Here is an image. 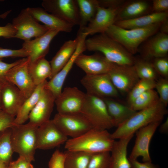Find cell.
<instances>
[{
	"label": "cell",
	"mask_w": 168,
	"mask_h": 168,
	"mask_svg": "<svg viewBox=\"0 0 168 168\" xmlns=\"http://www.w3.org/2000/svg\"><path fill=\"white\" fill-rule=\"evenodd\" d=\"M86 50L99 52L110 62L119 65H133L134 56L105 33L86 39Z\"/></svg>",
	"instance_id": "obj_1"
},
{
	"label": "cell",
	"mask_w": 168,
	"mask_h": 168,
	"mask_svg": "<svg viewBox=\"0 0 168 168\" xmlns=\"http://www.w3.org/2000/svg\"><path fill=\"white\" fill-rule=\"evenodd\" d=\"M115 141L107 130L93 128L79 137L68 139L64 147L66 150L91 154L110 152Z\"/></svg>",
	"instance_id": "obj_2"
},
{
	"label": "cell",
	"mask_w": 168,
	"mask_h": 168,
	"mask_svg": "<svg viewBox=\"0 0 168 168\" xmlns=\"http://www.w3.org/2000/svg\"><path fill=\"white\" fill-rule=\"evenodd\" d=\"M165 106L160 100L154 105L137 111L133 115L117 127L112 134V138L120 139L128 137L141 128L153 122L162 121L167 113Z\"/></svg>",
	"instance_id": "obj_3"
},
{
	"label": "cell",
	"mask_w": 168,
	"mask_h": 168,
	"mask_svg": "<svg viewBox=\"0 0 168 168\" xmlns=\"http://www.w3.org/2000/svg\"><path fill=\"white\" fill-rule=\"evenodd\" d=\"M162 22L145 28L129 29L113 24L109 27L105 33L133 55L138 52L139 46L143 42L159 31Z\"/></svg>",
	"instance_id": "obj_4"
},
{
	"label": "cell",
	"mask_w": 168,
	"mask_h": 168,
	"mask_svg": "<svg viewBox=\"0 0 168 168\" xmlns=\"http://www.w3.org/2000/svg\"><path fill=\"white\" fill-rule=\"evenodd\" d=\"M38 127L28 122L25 124H14L10 128L11 140L13 152L30 163L35 160Z\"/></svg>",
	"instance_id": "obj_5"
},
{
	"label": "cell",
	"mask_w": 168,
	"mask_h": 168,
	"mask_svg": "<svg viewBox=\"0 0 168 168\" xmlns=\"http://www.w3.org/2000/svg\"><path fill=\"white\" fill-rule=\"evenodd\" d=\"M81 113L88 120L93 128L107 130L114 127L103 99L86 93Z\"/></svg>",
	"instance_id": "obj_6"
},
{
	"label": "cell",
	"mask_w": 168,
	"mask_h": 168,
	"mask_svg": "<svg viewBox=\"0 0 168 168\" xmlns=\"http://www.w3.org/2000/svg\"><path fill=\"white\" fill-rule=\"evenodd\" d=\"M16 30L13 38H17L25 41L31 38L40 36L49 30L44 25L39 24L30 13L28 8L23 9L12 23Z\"/></svg>",
	"instance_id": "obj_7"
},
{
	"label": "cell",
	"mask_w": 168,
	"mask_h": 168,
	"mask_svg": "<svg viewBox=\"0 0 168 168\" xmlns=\"http://www.w3.org/2000/svg\"><path fill=\"white\" fill-rule=\"evenodd\" d=\"M52 120L64 135L72 138L79 137L93 128L90 123L81 113L67 114L57 113Z\"/></svg>",
	"instance_id": "obj_8"
},
{
	"label": "cell",
	"mask_w": 168,
	"mask_h": 168,
	"mask_svg": "<svg viewBox=\"0 0 168 168\" xmlns=\"http://www.w3.org/2000/svg\"><path fill=\"white\" fill-rule=\"evenodd\" d=\"M81 82L88 95L102 99L115 97L118 96V91L107 73L86 74L81 79Z\"/></svg>",
	"instance_id": "obj_9"
},
{
	"label": "cell",
	"mask_w": 168,
	"mask_h": 168,
	"mask_svg": "<svg viewBox=\"0 0 168 168\" xmlns=\"http://www.w3.org/2000/svg\"><path fill=\"white\" fill-rule=\"evenodd\" d=\"M41 5L47 12L73 26L79 25L80 19L77 0H44Z\"/></svg>",
	"instance_id": "obj_10"
},
{
	"label": "cell",
	"mask_w": 168,
	"mask_h": 168,
	"mask_svg": "<svg viewBox=\"0 0 168 168\" xmlns=\"http://www.w3.org/2000/svg\"><path fill=\"white\" fill-rule=\"evenodd\" d=\"M29 62L28 57L21 59L7 72L5 77L6 80L16 86L26 98L31 95L36 87L28 72Z\"/></svg>",
	"instance_id": "obj_11"
},
{
	"label": "cell",
	"mask_w": 168,
	"mask_h": 168,
	"mask_svg": "<svg viewBox=\"0 0 168 168\" xmlns=\"http://www.w3.org/2000/svg\"><path fill=\"white\" fill-rule=\"evenodd\" d=\"M86 93L76 87H67L55 101L58 113L72 114L81 113L85 100Z\"/></svg>",
	"instance_id": "obj_12"
},
{
	"label": "cell",
	"mask_w": 168,
	"mask_h": 168,
	"mask_svg": "<svg viewBox=\"0 0 168 168\" xmlns=\"http://www.w3.org/2000/svg\"><path fill=\"white\" fill-rule=\"evenodd\" d=\"M68 140V137L58 129L52 119H50L38 128L36 149H52L65 144Z\"/></svg>",
	"instance_id": "obj_13"
},
{
	"label": "cell",
	"mask_w": 168,
	"mask_h": 168,
	"mask_svg": "<svg viewBox=\"0 0 168 168\" xmlns=\"http://www.w3.org/2000/svg\"><path fill=\"white\" fill-rule=\"evenodd\" d=\"M162 121L153 122L141 128L136 133V139L134 146L128 158L137 160L142 157L143 162H152L149 152L151 139Z\"/></svg>",
	"instance_id": "obj_14"
},
{
	"label": "cell",
	"mask_w": 168,
	"mask_h": 168,
	"mask_svg": "<svg viewBox=\"0 0 168 168\" xmlns=\"http://www.w3.org/2000/svg\"><path fill=\"white\" fill-rule=\"evenodd\" d=\"M107 74L118 91L123 93H128L140 80L133 65L114 64Z\"/></svg>",
	"instance_id": "obj_15"
},
{
	"label": "cell",
	"mask_w": 168,
	"mask_h": 168,
	"mask_svg": "<svg viewBox=\"0 0 168 168\" xmlns=\"http://www.w3.org/2000/svg\"><path fill=\"white\" fill-rule=\"evenodd\" d=\"M78 32L77 35L78 38V44L73 54L61 70L47 82L45 86V88L52 93L55 99L61 93L65 80L74 63L76 58L80 54L86 50L85 41L87 36L81 32Z\"/></svg>",
	"instance_id": "obj_16"
},
{
	"label": "cell",
	"mask_w": 168,
	"mask_h": 168,
	"mask_svg": "<svg viewBox=\"0 0 168 168\" xmlns=\"http://www.w3.org/2000/svg\"><path fill=\"white\" fill-rule=\"evenodd\" d=\"M138 52H140L141 57L149 61L167 56L168 34L158 31L141 44Z\"/></svg>",
	"instance_id": "obj_17"
},
{
	"label": "cell",
	"mask_w": 168,
	"mask_h": 168,
	"mask_svg": "<svg viewBox=\"0 0 168 168\" xmlns=\"http://www.w3.org/2000/svg\"><path fill=\"white\" fill-rule=\"evenodd\" d=\"M55 100L52 93L45 87L38 102L29 114V122L39 127L50 120Z\"/></svg>",
	"instance_id": "obj_18"
},
{
	"label": "cell",
	"mask_w": 168,
	"mask_h": 168,
	"mask_svg": "<svg viewBox=\"0 0 168 168\" xmlns=\"http://www.w3.org/2000/svg\"><path fill=\"white\" fill-rule=\"evenodd\" d=\"M119 8H106L99 6L94 19L86 27L79 30L86 36L105 33L109 27L114 23Z\"/></svg>",
	"instance_id": "obj_19"
},
{
	"label": "cell",
	"mask_w": 168,
	"mask_h": 168,
	"mask_svg": "<svg viewBox=\"0 0 168 168\" xmlns=\"http://www.w3.org/2000/svg\"><path fill=\"white\" fill-rule=\"evenodd\" d=\"M74 63L87 75L107 73L113 67V63L103 56L96 54L91 55L80 54Z\"/></svg>",
	"instance_id": "obj_20"
},
{
	"label": "cell",
	"mask_w": 168,
	"mask_h": 168,
	"mask_svg": "<svg viewBox=\"0 0 168 168\" xmlns=\"http://www.w3.org/2000/svg\"><path fill=\"white\" fill-rule=\"evenodd\" d=\"M26 98L15 85L6 81L1 91V110L14 117L16 116Z\"/></svg>",
	"instance_id": "obj_21"
},
{
	"label": "cell",
	"mask_w": 168,
	"mask_h": 168,
	"mask_svg": "<svg viewBox=\"0 0 168 168\" xmlns=\"http://www.w3.org/2000/svg\"><path fill=\"white\" fill-rule=\"evenodd\" d=\"M59 32L57 30H49L40 36L24 42L22 48L27 53L30 62L45 58L49 51L51 41Z\"/></svg>",
	"instance_id": "obj_22"
},
{
	"label": "cell",
	"mask_w": 168,
	"mask_h": 168,
	"mask_svg": "<svg viewBox=\"0 0 168 168\" xmlns=\"http://www.w3.org/2000/svg\"><path fill=\"white\" fill-rule=\"evenodd\" d=\"M152 1H149L126 0L119 9L115 22L133 19L152 13Z\"/></svg>",
	"instance_id": "obj_23"
},
{
	"label": "cell",
	"mask_w": 168,
	"mask_h": 168,
	"mask_svg": "<svg viewBox=\"0 0 168 168\" xmlns=\"http://www.w3.org/2000/svg\"><path fill=\"white\" fill-rule=\"evenodd\" d=\"M31 14L37 21L42 22L49 30L66 32L72 31L73 26L40 7H28Z\"/></svg>",
	"instance_id": "obj_24"
},
{
	"label": "cell",
	"mask_w": 168,
	"mask_h": 168,
	"mask_svg": "<svg viewBox=\"0 0 168 168\" xmlns=\"http://www.w3.org/2000/svg\"><path fill=\"white\" fill-rule=\"evenodd\" d=\"M133 135L115 141L110 151L109 168H131L127 158V147Z\"/></svg>",
	"instance_id": "obj_25"
},
{
	"label": "cell",
	"mask_w": 168,
	"mask_h": 168,
	"mask_svg": "<svg viewBox=\"0 0 168 168\" xmlns=\"http://www.w3.org/2000/svg\"><path fill=\"white\" fill-rule=\"evenodd\" d=\"M78 38L77 36L74 40L66 41L49 62L51 69V79L57 74L68 62L77 47Z\"/></svg>",
	"instance_id": "obj_26"
},
{
	"label": "cell",
	"mask_w": 168,
	"mask_h": 168,
	"mask_svg": "<svg viewBox=\"0 0 168 168\" xmlns=\"http://www.w3.org/2000/svg\"><path fill=\"white\" fill-rule=\"evenodd\" d=\"M168 18V12L152 13L133 19L119 21L114 24L124 29L143 28L160 23Z\"/></svg>",
	"instance_id": "obj_27"
},
{
	"label": "cell",
	"mask_w": 168,
	"mask_h": 168,
	"mask_svg": "<svg viewBox=\"0 0 168 168\" xmlns=\"http://www.w3.org/2000/svg\"><path fill=\"white\" fill-rule=\"evenodd\" d=\"M114 127H117L133 115L137 111L129 105H126L110 98L103 99Z\"/></svg>",
	"instance_id": "obj_28"
},
{
	"label": "cell",
	"mask_w": 168,
	"mask_h": 168,
	"mask_svg": "<svg viewBox=\"0 0 168 168\" xmlns=\"http://www.w3.org/2000/svg\"><path fill=\"white\" fill-rule=\"evenodd\" d=\"M47 82L46 80L37 86L31 95L26 99L15 118L14 124H24L29 119V114L38 102Z\"/></svg>",
	"instance_id": "obj_29"
},
{
	"label": "cell",
	"mask_w": 168,
	"mask_h": 168,
	"mask_svg": "<svg viewBox=\"0 0 168 168\" xmlns=\"http://www.w3.org/2000/svg\"><path fill=\"white\" fill-rule=\"evenodd\" d=\"M28 70L29 74L35 84L37 86L50 78L52 69L50 62L45 58L39 59L33 62H29Z\"/></svg>",
	"instance_id": "obj_30"
},
{
	"label": "cell",
	"mask_w": 168,
	"mask_h": 168,
	"mask_svg": "<svg viewBox=\"0 0 168 168\" xmlns=\"http://www.w3.org/2000/svg\"><path fill=\"white\" fill-rule=\"evenodd\" d=\"M79 9V29L86 27L94 18L99 6L97 0H77Z\"/></svg>",
	"instance_id": "obj_31"
},
{
	"label": "cell",
	"mask_w": 168,
	"mask_h": 168,
	"mask_svg": "<svg viewBox=\"0 0 168 168\" xmlns=\"http://www.w3.org/2000/svg\"><path fill=\"white\" fill-rule=\"evenodd\" d=\"M65 168H87L93 154L78 151L66 150Z\"/></svg>",
	"instance_id": "obj_32"
},
{
	"label": "cell",
	"mask_w": 168,
	"mask_h": 168,
	"mask_svg": "<svg viewBox=\"0 0 168 168\" xmlns=\"http://www.w3.org/2000/svg\"><path fill=\"white\" fill-rule=\"evenodd\" d=\"M159 100L156 91L154 89L148 91L137 98L129 106L134 110L138 111L148 108Z\"/></svg>",
	"instance_id": "obj_33"
},
{
	"label": "cell",
	"mask_w": 168,
	"mask_h": 168,
	"mask_svg": "<svg viewBox=\"0 0 168 168\" xmlns=\"http://www.w3.org/2000/svg\"><path fill=\"white\" fill-rule=\"evenodd\" d=\"M133 66L140 79H148L156 80L158 74L151 61L141 57H134Z\"/></svg>",
	"instance_id": "obj_34"
},
{
	"label": "cell",
	"mask_w": 168,
	"mask_h": 168,
	"mask_svg": "<svg viewBox=\"0 0 168 168\" xmlns=\"http://www.w3.org/2000/svg\"><path fill=\"white\" fill-rule=\"evenodd\" d=\"M11 128L0 132V161L8 165L14 152L11 140Z\"/></svg>",
	"instance_id": "obj_35"
},
{
	"label": "cell",
	"mask_w": 168,
	"mask_h": 168,
	"mask_svg": "<svg viewBox=\"0 0 168 168\" xmlns=\"http://www.w3.org/2000/svg\"><path fill=\"white\" fill-rule=\"evenodd\" d=\"M156 81L148 79H140L128 93L129 105L139 96L145 92L155 88Z\"/></svg>",
	"instance_id": "obj_36"
},
{
	"label": "cell",
	"mask_w": 168,
	"mask_h": 168,
	"mask_svg": "<svg viewBox=\"0 0 168 168\" xmlns=\"http://www.w3.org/2000/svg\"><path fill=\"white\" fill-rule=\"evenodd\" d=\"M110 156V152L93 154L87 168H109Z\"/></svg>",
	"instance_id": "obj_37"
},
{
	"label": "cell",
	"mask_w": 168,
	"mask_h": 168,
	"mask_svg": "<svg viewBox=\"0 0 168 168\" xmlns=\"http://www.w3.org/2000/svg\"><path fill=\"white\" fill-rule=\"evenodd\" d=\"M155 88L156 90L159 100L165 106L168 104V79L162 78L156 82Z\"/></svg>",
	"instance_id": "obj_38"
},
{
	"label": "cell",
	"mask_w": 168,
	"mask_h": 168,
	"mask_svg": "<svg viewBox=\"0 0 168 168\" xmlns=\"http://www.w3.org/2000/svg\"><path fill=\"white\" fill-rule=\"evenodd\" d=\"M158 74L163 78L168 77V58L167 56L154 58L151 61Z\"/></svg>",
	"instance_id": "obj_39"
},
{
	"label": "cell",
	"mask_w": 168,
	"mask_h": 168,
	"mask_svg": "<svg viewBox=\"0 0 168 168\" xmlns=\"http://www.w3.org/2000/svg\"><path fill=\"white\" fill-rule=\"evenodd\" d=\"M65 155L58 150H56L52 154L48 163L49 168H65Z\"/></svg>",
	"instance_id": "obj_40"
},
{
	"label": "cell",
	"mask_w": 168,
	"mask_h": 168,
	"mask_svg": "<svg viewBox=\"0 0 168 168\" xmlns=\"http://www.w3.org/2000/svg\"><path fill=\"white\" fill-rule=\"evenodd\" d=\"M28 57L27 53L22 48L18 49H12L0 47V59L8 57L27 58Z\"/></svg>",
	"instance_id": "obj_41"
},
{
	"label": "cell",
	"mask_w": 168,
	"mask_h": 168,
	"mask_svg": "<svg viewBox=\"0 0 168 168\" xmlns=\"http://www.w3.org/2000/svg\"><path fill=\"white\" fill-rule=\"evenodd\" d=\"M15 118L0 109V132L10 128L14 124Z\"/></svg>",
	"instance_id": "obj_42"
},
{
	"label": "cell",
	"mask_w": 168,
	"mask_h": 168,
	"mask_svg": "<svg viewBox=\"0 0 168 168\" xmlns=\"http://www.w3.org/2000/svg\"><path fill=\"white\" fill-rule=\"evenodd\" d=\"M152 13L168 12V0H153L152 1Z\"/></svg>",
	"instance_id": "obj_43"
},
{
	"label": "cell",
	"mask_w": 168,
	"mask_h": 168,
	"mask_svg": "<svg viewBox=\"0 0 168 168\" xmlns=\"http://www.w3.org/2000/svg\"><path fill=\"white\" fill-rule=\"evenodd\" d=\"M0 59V80L6 81L5 76L7 72L12 67L19 63L21 61L20 59L11 63H7L3 62Z\"/></svg>",
	"instance_id": "obj_44"
},
{
	"label": "cell",
	"mask_w": 168,
	"mask_h": 168,
	"mask_svg": "<svg viewBox=\"0 0 168 168\" xmlns=\"http://www.w3.org/2000/svg\"><path fill=\"white\" fill-rule=\"evenodd\" d=\"M125 0H98L99 6L106 8L116 9L120 8L124 4Z\"/></svg>",
	"instance_id": "obj_45"
},
{
	"label": "cell",
	"mask_w": 168,
	"mask_h": 168,
	"mask_svg": "<svg viewBox=\"0 0 168 168\" xmlns=\"http://www.w3.org/2000/svg\"><path fill=\"white\" fill-rule=\"evenodd\" d=\"M16 33V30L12 24L7 23L4 26H0V37L6 39L13 38Z\"/></svg>",
	"instance_id": "obj_46"
},
{
	"label": "cell",
	"mask_w": 168,
	"mask_h": 168,
	"mask_svg": "<svg viewBox=\"0 0 168 168\" xmlns=\"http://www.w3.org/2000/svg\"><path fill=\"white\" fill-rule=\"evenodd\" d=\"M31 164L24 157L19 156L16 160L11 161L9 165L12 168H28Z\"/></svg>",
	"instance_id": "obj_47"
},
{
	"label": "cell",
	"mask_w": 168,
	"mask_h": 168,
	"mask_svg": "<svg viewBox=\"0 0 168 168\" xmlns=\"http://www.w3.org/2000/svg\"><path fill=\"white\" fill-rule=\"evenodd\" d=\"M131 168H158V166L152 162L141 163L137 160H132L128 159Z\"/></svg>",
	"instance_id": "obj_48"
},
{
	"label": "cell",
	"mask_w": 168,
	"mask_h": 168,
	"mask_svg": "<svg viewBox=\"0 0 168 168\" xmlns=\"http://www.w3.org/2000/svg\"><path fill=\"white\" fill-rule=\"evenodd\" d=\"M159 31L168 34V18L161 23L159 28Z\"/></svg>",
	"instance_id": "obj_49"
},
{
	"label": "cell",
	"mask_w": 168,
	"mask_h": 168,
	"mask_svg": "<svg viewBox=\"0 0 168 168\" xmlns=\"http://www.w3.org/2000/svg\"><path fill=\"white\" fill-rule=\"evenodd\" d=\"M168 130V119L166 120L165 122L161 126L160 128V132L162 133H167Z\"/></svg>",
	"instance_id": "obj_50"
},
{
	"label": "cell",
	"mask_w": 168,
	"mask_h": 168,
	"mask_svg": "<svg viewBox=\"0 0 168 168\" xmlns=\"http://www.w3.org/2000/svg\"><path fill=\"white\" fill-rule=\"evenodd\" d=\"M2 81L0 80V109H1V91L2 89V85L6 81Z\"/></svg>",
	"instance_id": "obj_51"
},
{
	"label": "cell",
	"mask_w": 168,
	"mask_h": 168,
	"mask_svg": "<svg viewBox=\"0 0 168 168\" xmlns=\"http://www.w3.org/2000/svg\"><path fill=\"white\" fill-rule=\"evenodd\" d=\"M8 165L5 162L0 161V168H6Z\"/></svg>",
	"instance_id": "obj_52"
},
{
	"label": "cell",
	"mask_w": 168,
	"mask_h": 168,
	"mask_svg": "<svg viewBox=\"0 0 168 168\" xmlns=\"http://www.w3.org/2000/svg\"><path fill=\"white\" fill-rule=\"evenodd\" d=\"M28 168H34V166L31 164L30 165Z\"/></svg>",
	"instance_id": "obj_53"
},
{
	"label": "cell",
	"mask_w": 168,
	"mask_h": 168,
	"mask_svg": "<svg viewBox=\"0 0 168 168\" xmlns=\"http://www.w3.org/2000/svg\"><path fill=\"white\" fill-rule=\"evenodd\" d=\"M6 168H12V167L9 165H8Z\"/></svg>",
	"instance_id": "obj_54"
},
{
	"label": "cell",
	"mask_w": 168,
	"mask_h": 168,
	"mask_svg": "<svg viewBox=\"0 0 168 168\" xmlns=\"http://www.w3.org/2000/svg\"><path fill=\"white\" fill-rule=\"evenodd\" d=\"M0 1H1V0H0Z\"/></svg>",
	"instance_id": "obj_55"
},
{
	"label": "cell",
	"mask_w": 168,
	"mask_h": 168,
	"mask_svg": "<svg viewBox=\"0 0 168 168\" xmlns=\"http://www.w3.org/2000/svg\"></svg>",
	"instance_id": "obj_56"
}]
</instances>
